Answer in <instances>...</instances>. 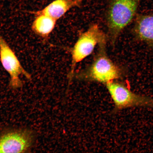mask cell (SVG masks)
Listing matches in <instances>:
<instances>
[{"label": "cell", "instance_id": "obj_1", "mask_svg": "<svg viewBox=\"0 0 153 153\" xmlns=\"http://www.w3.org/2000/svg\"><path fill=\"white\" fill-rule=\"evenodd\" d=\"M99 46L98 52L93 62L84 69L74 73L73 78L106 85L122 77L123 73L121 69L113 62L106 54V44Z\"/></svg>", "mask_w": 153, "mask_h": 153}, {"label": "cell", "instance_id": "obj_2", "mask_svg": "<svg viewBox=\"0 0 153 153\" xmlns=\"http://www.w3.org/2000/svg\"><path fill=\"white\" fill-rule=\"evenodd\" d=\"M140 0H112L108 7L106 21L109 36L114 45L120 34L137 12Z\"/></svg>", "mask_w": 153, "mask_h": 153}, {"label": "cell", "instance_id": "obj_3", "mask_svg": "<svg viewBox=\"0 0 153 153\" xmlns=\"http://www.w3.org/2000/svg\"><path fill=\"white\" fill-rule=\"evenodd\" d=\"M107 37L97 24H93L80 34L71 51V64L68 74L71 81L76 65L91 55L97 45L106 44Z\"/></svg>", "mask_w": 153, "mask_h": 153}, {"label": "cell", "instance_id": "obj_4", "mask_svg": "<svg viewBox=\"0 0 153 153\" xmlns=\"http://www.w3.org/2000/svg\"><path fill=\"white\" fill-rule=\"evenodd\" d=\"M36 138L31 129L9 128L0 131V153L28 152Z\"/></svg>", "mask_w": 153, "mask_h": 153}, {"label": "cell", "instance_id": "obj_5", "mask_svg": "<svg viewBox=\"0 0 153 153\" xmlns=\"http://www.w3.org/2000/svg\"><path fill=\"white\" fill-rule=\"evenodd\" d=\"M114 102L116 111L130 107L153 108V98L134 93L124 84L114 81L105 85Z\"/></svg>", "mask_w": 153, "mask_h": 153}, {"label": "cell", "instance_id": "obj_6", "mask_svg": "<svg viewBox=\"0 0 153 153\" xmlns=\"http://www.w3.org/2000/svg\"><path fill=\"white\" fill-rule=\"evenodd\" d=\"M0 60L2 65L10 76L9 87L16 89L23 86L20 76H23L28 80L31 76L25 69L12 49L0 34Z\"/></svg>", "mask_w": 153, "mask_h": 153}, {"label": "cell", "instance_id": "obj_7", "mask_svg": "<svg viewBox=\"0 0 153 153\" xmlns=\"http://www.w3.org/2000/svg\"><path fill=\"white\" fill-rule=\"evenodd\" d=\"M134 32L139 40L153 47V13L138 15Z\"/></svg>", "mask_w": 153, "mask_h": 153}, {"label": "cell", "instance_id": "obj_8", "mask_svg": "<svg viewBox=\"0 0 153 153\" xmlns=\"http://www.w3.org/2000/svg\"><path fill=\"white\" fill-rule=\"evenodd\" d=\"M82 3V0H54L45 8L33 14L47 15L57 21L71 9L80 7Z\"/></svg>", "mask_w": 153, "mask_h": 153}, {"label": "cell", "instance_id": "obj_9", "mask_svg": "<svg viewBox=\"0 0 153 153\" xmlns=\"http://www.w3.org/2000/svg\"><path fill=\"white\" fill-rule=\"evenodd\" d=\"M35 15L36 18L32 25V30L40 37L48 38L54 30L57 20L47 15Z\"/></svg>", "mask_w": 153, "mask_h": 153}]
</instances>
